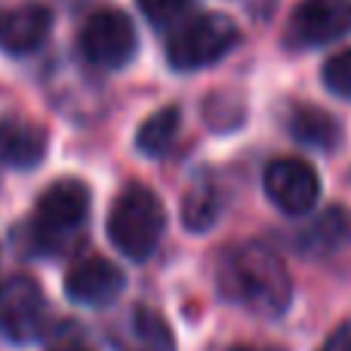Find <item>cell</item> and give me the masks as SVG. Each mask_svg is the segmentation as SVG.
<instances>
[{
    "mask_svg": "<svg viewBox=\"0 0 351 351\" xmlns=\"http://www.w3.org/2000/svg\"><path fill=\"white\" fill-rule=\"evenodd\" d=\"M219 293L253 315L280 317L290 308L293 284L284 259L268 243L243 241L219 256Z\"/></svg>",
    "mask_w": 351,
    "mask_h": 351,
    "instance_id": "1",
    "label": "cell"
},
{
    "mask_svg": "<svg viewBox=\"0 0 351 351\" xmlns=\"http://www.w3.org/2000/svg\"><path fill=\"white\" fill-rule=\"evenodd\" d=\"M108 342L114 351H176L173 330L154 308L136 305L111 327Z\"/></svg>",
    "mask_w": 351,
    "mask_h": 351,
    "instance_id": "11",
    "label": "cell"
},
{
    "mask_svg": "<svg viewBox=\"0 0 351 351\" xmlns=\"http://www.w3.org/2000/svg\"><path fill=\"white\" fill-rule=\"evenodd\" d=\"M287 130L296 142L311 148H336L342 142V123L317 105H293L287 114Z\"/></svg>",
    "mask_w": 351,
    "mask_h": 351,
    "instance_id": "14",
    "label": "cell"
},
{
    "mask_svg": "<svg viewBox=\"0 0 351 351\" xmlns=\"http://www.w3.org/2000/svg\"><path fill=\"white\" fill-rule=\"evenodd\" d=\"M47 330V299L37 280L25 274L0 280V336L10 342H34Z\"/></svg>",
    "mask_w": 351,
    "mask_h": 351,
    "instance_id": "6",
    "label": "cell"
},
{
    "mask_svg": "<svg viewBox=\"0 0 351 351\" xmlns=\"http://www.w3.org/2000/svg\"><path fill=\"white\" fill-rule=\"evenodd\" d=\"M179 123H182V111L176 105H167V108L154 111L145 123L136 133V148L145 158H164L173 148L176 136H179Z\"/></svg>",
    "mask_w": 351,
    "mask_h": 351,
    "instance_id": "15",
    "label": "cell"
},
{
    "mask_svg": "<svg viewBox=\"0 0 351 351\" xmlns=\"http://www.w3.org/2000/svg\"><path fill=\"white\" fill-rule=\"evenodd\" d=\"M219 219V188L210 176H200L182 197V222L188 231H206Z\"/></svg>",
    "mask_w": 351,
    "mask_h": 351,
    "instance_id": "16",
    "label": "cell"
},
{
    "mask_svg": "<svg viewBox=\"0 0 351 351\" xmlns=\"http://www.w3.org/2000/svg\"><path fill=\"white\" fill-rule=\"evenodd\" d=\"M139 10L154 28H176L179 22H185L191 0H139Z\"/></svg>",
    "mask_w": 351,
    "mask_h": 351,
    "instance_id": "17",
    "label": "cell"
},
{
    "mask_svg": "<svg viewBox=\"0 0 351 351\" xmlns=\"http://www.w3.org/2000/svg\"><path fill=\"white\" fill-rule=\"evenodd\" d=\"M167 231V210L148 185H127L108 213V237L127 259L145 262L160 247Z\"/></svg>",
    "mask_w": 351,
    "mask_h": 351,
    "instance_id": "2",
    "label": "cell"
},
{
    "mask_svg": "<svg viewBox=\"0 0 351 351\" xmlns=\"http://www.w3.org/2000/svg\"><path fill=\"white\" fill-rule=\"evenodd\" d=\"M53 31V10L43 3H19L0 10V47L12 56H28L47 43Z\"/></svg>",
    "mask_w": 351,
    "mask_h": 351,
    "instance_id": "10",
    "label": "cell"
},
{
    "mask_svg": "<svg viewBox=\"0 0 351 351\" xmlns=\"http://www.w3.org/2000/svg\"><path fill=\"white\" fill-rule=\"evenodd\" d=\"M351 31V0H302L290 16V37L296 47H324Z\"/></svg>",
    "mask_w": 351,
    "mask_h": 351,
    "instance_id": "8",
    "label": "cell"
},
{
    "mask_svg": "<svg viewBox=\"0 0 351 351\" xmlns=\"http://www.w3.org/2000/svg\"><path fill=\"white\" fill-rule=\"evenodd\" d=\"M351 243V216L346 206H327L296 237V250L311 259H327Z\"/></svg>",
    "mask_w": 351,
    "mask_h": 351,
    "instance_id": "13",
    "label": "cell"
},
{
    "mask_svg": "<svg viewBox=\"0 0 351 351\" xmlns=\"http://www.w3.org/2000/svg\"><path fill=\"white\" fill-rule=\"evenodd\" d=\"M265 194L287 216H305L321 194V179L315 167L302 158H278L265 167L262 176Z\"/></svg>",
    "mask_w": 351,
    "mask_h": 351,
    "instance_id": "7",
    "label": "cell"
},
{
    "mask_svg": "<svg viewBox=\"0 0 351 351\" xmlns=\"http://www.w3.org/2000/svg\"><path fill=\"white\" fill-rule=\"evenodd\" d=\"M53 351H93V348L84 346V342H59Z\"/></svg>",
    "mask_w": 351,
    "mask_h": 351,
    "instance_id": "20",
    "label": "cell"
},
{
    "mask_svg": "<svg viewBox=\"0 0 351 351\" xmlns=\"http://www.w3.org/2000/svg\"><path fill=\"white\" fill-rule=\"evenodd\" d=\"M241 40V31L222 12H200L179 22L167 37V62L176 71H197L222 56H228Z\"/></svg>",
    "mask_w": 351,
    "mask_h": 351,
    "instance_id": "4",
    "label": "cell"
},
{
    "mask_svg": "<svg viewBox=\"0 0 351 351\" xmlns=\"http://www.w3.org/2000/svg\"><path fill=\"white\" fill-rule=\"evenodd\" d=\"M77 47L90 65L117 71V68L133 62L136 49H139V34H136V25L127 12L105 6V10H96L84 22Z\"/></svg>",
    "mask_w": 351,
    "mask_h": 351,
    "instance_id": "5",
    "label": "cell"
},
{
    "mask_svg": "<svg viewBox=\"0 0 351 351\" xmlns=\"http://www.w3.org/2000/svg\"><path fill=\"white\" fill-rule=\"evenodd\" d=\"M324 86L339 99H351V47L330 56L324 65Z\"/></svg>",
    "mask_w": 351,
    "mask_h": 351,
    "instance_id": "18",
    "label": "cell"
},
{
    "mask_svg": "<svg viewBox=\"0 0 351 351\" xmlns=\"http://www.w3.org/2000/svg\"><path fill=\"white\" fill-rule=\"evenodd\" d=\"M231 351H284V348H271V346H234Z\"/></svg>",
    "mask_w": 351,
    "mask_h": 351,
    "instance_id": "21",
    "label": "cell"
},
{
    "mask_svg": "<svg viewBox=\"0 0 351 351\" xmlns=\"http://www.w3.org/2000/svg\"><path fill=\"white\" fill-rule=\"evenodd\" d=\"M47 133L43 127L22 117H6L0 121V164L10 170H34L47 158Z\"/></svg>",
    "mask_w": 351,
    "mask_h": 351,
    "instance_id": "12",
    "label": "cell"
},
{
    "mask_svg": "<svg viewBox=\"0 0 351 351\" xmlns=\"http://www.w3.org/2000/svg\"><path fill=\"white\" fill-rule=\"evenodd\" d=\"M90 216V188L80 179H56L43 188L34 204V234L37 253H59L74 231L84 228Z\"/></svg>",
    "mask_w": 351,
    "mask_h": 351,
    "instance_id": "3",
    "label": "cell"
},
{
    "mask_svg": "<svg viewBox=\"0 0 351 351\" xmlns=\"http://www.w3.org/2000/svg\"><path fill=\"white\" fill-rule=\"evenodd\" d=\"M123 287H127V274L102 256H90L65 274V296L86 308L111 305L123 293Z\"/></svg>",
    "mask_w": 351,
    "mask_h": 351,
    "instance_id": "9",
    "label": "cell"
},
{
    "mask_svg": "<svg viewBox=\"0 0 351 351\" xmlns=\"http://www.w3.org/2000/svg\"><path fill=\"white\" fill-rule=\"evenodd\" d=\"M321 351H351V321L342 324V327L321 346Z\"/></svg>",
    "mask_w": 351,
    "mask_h": 351,
    "instance_id": "19",
    "label": "cell"
}]
</instances>
